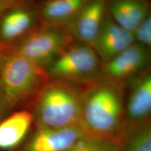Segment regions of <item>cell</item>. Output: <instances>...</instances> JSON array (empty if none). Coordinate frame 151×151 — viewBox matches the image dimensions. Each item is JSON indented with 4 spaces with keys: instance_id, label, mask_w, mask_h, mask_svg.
<instances>
[{
    "instance_id": "1",
    "label": "cell",
    "mask_w": 151,
    "mask_h": 151,
    "mask_svg": "<svg viewBox=\"0 0 151 151\" xmlns=\"http://www.w3.org/2000/svg\"><path fill=\"white\" fill-rule=\"evenodd\" d=\"M124 88L99 76L83 88L78 126L86 136L111 139L122 144Z\"/></svg>"
},
{
    "instance_id": "2",
    "label": "cell",
    "mask_w": 151,
    "mask_h": 151,
    "mask_svg": "<svg viewBox=\"0 0 151 151\" xmlns=\"http://www.w3.org/2000/svg\"><path fill=\"white\" fill-rule=\"evenodd\" d=\"M83 88L49 78L29 105L37 127L78 126Z\"/></svg>"
},
{
    "instance_id": "3",
    "label": "cell",
    "mask_w": 151,
    "mask_h": 151,
    "mask_svg": "<svg viewBox=\"0 0 151 151\" xmlns=\"http://www.w3.org/2000/svg\"><path fill=\"white\" fill-rule=\"evenodd\" d=\"M48 79L46 69L6 48L0 55V88L14 110L31 104Z\"/></svg>"
},
{
    "instance_id": "4",
    "label": "cell",
    "mask_w": 151,
    "mask_h": 151,
    "mask_svg": "<svg viewBox=\"0 0 151 151\" xmlns=\"http://www.w3.org/2000/svg\"><path fill=\"white\" fill-rule=\"evenodd\" d=\"M101 65L92 47L73 41L46 70L50 78L85 87L99 76Z\"/></svg>"
},
{
    "instance_id": "5",
    "label": "cell",
    "mask_w": 151,
    "mask_h": 151,
    "mask_svg": "<svg viewBox=\"0 0 151 151\" xmlns=\"http://www.w3.org/2000/svg\"><path fill=\"white\" fill-rule=\"evenodd\" d=\"M73 41L65 27L41 24L6 48L46 69Z\"/></svg>"
},
{
    "instance_id": "6",
    "label": "cell",
    "mask_w": 151,
    "mask_h": 151,
    "mask_svg": "<svg viewBox=\"0 0 151 151\" xmlns=\"http://www.w3.org/2000/svg\"><path fill=\"white\" fill-rule=\"evenodd\" d=\"M150 62L151 49L134 42L102 63L99 76L124 88L129 81L150 69Z\"/></svg>"
},
{
    "instance_id": "7",
    "label": "cell",
    "mask_w": 151,
    "mask_h": 151,
    "mask_svg": "<svg viewBox=\"0 0 151 151\" xmlns=\"http://www.w3.org/2000/svg\"><path fill=\"white\" fill-rule=\"evenodd\" d=\"M151 113L150 69L124 87V132L150 122Z\"/></svg>"
},
{
    "instance_id": "8",
    "label": "cell",
    "mask_w": 151,
    "mask_h": 151,
    "mask_svg": "<svg viewBox=\"0 0 151 151\" xmlns=\"http://www.w3.org/2000/svg\"><path fill=\"white\" fill-rule=\"evenodd\" d=\"M41 24L35 0L17 4L0 18V43L5 47L9 46Z\"/></svg>"
},
{
    "instance_id": "9",
    "label": "cell",
    "mask_w": 151,
    "mask_h": 151,
    "mask_svg": "<svg viewBox=\"0 0 151 151\" xmlns=\"http://www.w3.org/2000/svg\"><path fill=\"white\" fill-rule=\"evenodd\" d=\"M106 13V0H91L65 27L73 40L93 48Z\"/></svg>"
},
{
    "instance_id": "10",
    "label": "cell",
    "mask_w": 151,
    "mask_h": 151,
    "mask_svg": "<svg viewBox=\"0 0 151 151\" xmlns=\"http://www.w3.org/2000/svg\"><path fill=\"white\" fill-rule=\"evenodd\" d=\"M86 136L79 126L37 127L23 151H65Z\"/></svg>"
},
{
    "instance_id": "11",
    "label": "cell",
    "mask_w": 151,
    "mask_h": 151,
    "mask_svg": "<svg viewBox=\"0 0 151 151\" xmlns=\"http://www.w3.org/2000/svg\"><path fill=\"white\" fill-rule=\"evenodd\" d=\"M134 42L133 33L119 25L106 13L93 48L104 63Z\"/></svg>"
},
{
    "instance_id": "12",
    "label": "cell",
    "mask_w": 151,
    "mask_h": 151,
    "mask_svg": "<svg viewBox=\"0 0 151 151\" xmlns=\"http://www.w3.org/2000/svg\"><path fill=\"white\" fill-rule=\"evenodd\" d=\"M34 117L29 109L11 112L0 121V150H12L21 144L32 126Z\"/></svg>"
},
{
    "instance_id": "13",
    "label": "cell",
    "mask_w": 151,
    "mask_h": 151,
    "mask_svg": "<svg viewBox=\"0 0 151 151\" xmlns=\"http://www.w3.org/2000/svg\"><path fill=\"white\" fill-rule=\"evenodd\" d=\"M106 6L109 16L131 32L151 13L149 0H106Z\"/></svg>"
},
{
    "instance_id": "14",
    "label": "cell",
    "mask_w": 151,
    "mask_h": 151,
    "mask_svg": "<svg viewBox=\"0 0 151 151\" xmlns=\"http://www.w3.org/2000/svg\"><path fill=\"white\" fill-rule=\"evenodd\" d=\"M91 0H41L37 2L41 23L65 25Z\"/></svg>"
},
{
    "instance_id": "15",
    "label": "cell",
    "mask_w": 151,
    "mask_h": 151,
    "mask_svg": "<svg viewBox=\"0 0 151 151\" xmlns=\"http://www.w3.org/2000/svg\"><path fill=\"white\" fill-rule=\"evenodd\" d=\"M120 151H151L150 122L124 132Z\"/></svg>"
},
{
    "instance_id": "16",
    "label": "cell",
    "mask_w": 151,
    "mask_h": 151,
    "mask_svg": "<svg viewBox=\"0 0 151 151\" xmlns=\"http://www.w3.org/2000/svg\"><path fill=\"white\" fill-rule=\"evenodd\" d=\"M121 145L111 139L86 136L65 151H120Z\"/></svg>"
},
{
    "instance_id": "17",
    "label": "cell",
    "mask_w": 151,
    "mask_h": 151,
    "mask_svg": "<svg viewBox=\"0 0 151 151\" xmlns=\"http://www.w3.org/2000/svg\"><path fill=\"white\" fill-rule=\"evenodd\" d=\"M132 33L136 43L151 49V13L143 19Z\"/></svg>"
},
{
    "instance_id": "18",
    "label": "cell",
    "mask_w": 151,
    "mask_h": 151,
    "mask_svg": "<svg viewBox=\"0 0 151 151\" xmlns=\"http://www.w3.org/2000/svg\"><path fill=\"white\" fill-rule=\"evenodd\" d=\"M14 111L0 88V121Z\"/></svg>"
},
{
    "instance_id": "19",
    "label": "cell",
    "mask_w": 151,
    "mask_h": 151,
    "mask_svg": "<svg viewBox=\"0 0 151 151\" xmlns=\"http://www.w3.org/2000/svg\"><path fill=\"white\" fill-rule=\"evenodd\" d=\"M24 1L25 0H0V18L11 7Z\"/></svg>"
},
{
    "instance_id": "20",
    "label": "cell",
    "mask_w": 151,
    "mask_h": 151,
    "mask_svg": "<svg viewBox=\"0 0 151 151\" xmlns=\"http://www.w3.org/2000/svg\"><path fill=\"white\" fill-rule=\"evenodd\" d=\"M6 48V47L4 46L3 44H1V43H0V55L1 54V52H3V50H4V48Z\"/></svg>"
}]
</instances>
